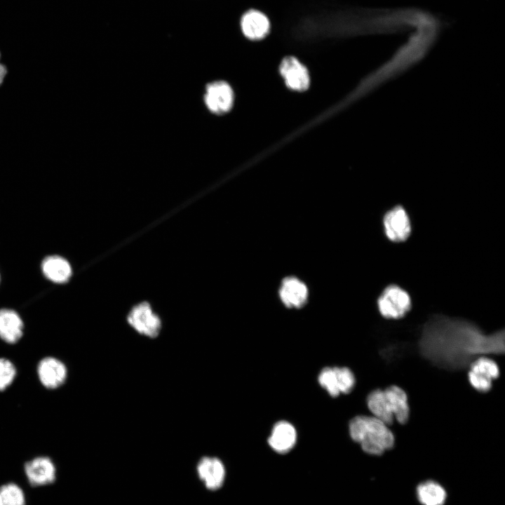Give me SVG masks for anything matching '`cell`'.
Returning <instances> with one entry per match:
<instances>
[{
    "instance_id": "6da1fadb",
    "label": "cell",
    "mask_w": 505,
    "mask_h": 505,
    "mask_svg": "<svg viewBox=\"0 0 505 505\" xmlns=\"http://www.w3.org/2000/svg\"><path fill=\"white\" fill-rule=\"evenodd\" d=\"M418 348L437 367L459 370L479 356L503 354L504 331L487 335L471 322L436 315L424 325Z\"/></svg>"
},
{
    "instance_id": "7a4b0ae2",
    "label": "cell",
    "mask_w": 505,
    "mask_h": 505,
    "mask_svg": "<svg viewBox=\"0 0 505 505\" xmlns=\"http://www.w3.org/2000/svg\"><path fill=\"white\" fill-rule=\"evenodd\" d=\"M353 440L361 444L363 450L372 455H380L392 448L395 438L388 425L375 416L358 415L349 425Z\"/></svg>"
},
{
    "instance_id": "3957f363",
    "label": "cell",
    "mask_w": 505,
    "mask_h": 505,
    "mask_svg": "<svg viewBox=\"0 0 505 505\" xmlns=\"http://www.w3.org/2000/svg\"><path fill=\"white\" fill-rule=\"evenodd\" d=\"M427 46L415 43L400 50L391 59L368 74L360 83L351 97L364 95L406 71L423 56Z\"/></svg>"
},
{
    "instance_id": "277c9868",
    "label": "cell",
    "mask_w": 505,
    "mask_h": 505,
    "mask_svg": "<svg viewBox=\"0 0 505 505\" xmlns=\"http://www.w3.org/2000/svg\"><path fill=\"white\" fill-rule=\"evenodd\" d=\"M367 405L372 415L387 425L391 424L394 419L401 424L409 419L408 396L398 386L371 391L367 397Z\"/></svg>"
},
{
    "instance_id": "5b68a950",
    "label": "cell",
    "mask_w": 505,
    "mask_h": 505,
    "mask_svg": "<svg viewBox=\"0 0 505 505\" xmlns=\"http://www.w3.org/2000/svg\"><path fill=\"white\" fill-rule=\"evenodd\" d=\"M378 309L386 318H403L411 309L409 294L398 285L387 286L377 299Z\"/></svg>"
},
{
    "instance_id": "8992f818",
    "label": "cell",
    "mask_w": 505,
    "mask_h": 505,
    "mask_svg": "<svg viewBox=\"0 0 505 505\" xmlns=\"http://www.w3.org/2000/svg\"><path fill=\"white\" fill-rule=\"evenodd\" d=\"M128 324L142 335L156 337L161 330V321L147 302L135 305L127 316Z\"/></svg>"
},
{
    "instance_id": "52a82bcc",
    "label": "cell",
    "mask_w": 505,
    "mask_h": 505,
    "mask_svg": "<svg viewBox=\"0 0 505 505\" xmlns=\"http://www.w3.org/2000/svg\"><path fill=\"white\" fill-rule=\"evenodd\" d=\"M318 382L331 396L336 397L341 393L351 392L356 379L354 373L348 368L328 367L321 371Z\"/></svg>"
},
{
    "instance_id": "ba28073f",
    "label": "cell",
    "mask_w": 505,
    "mask_h": 505,
    "mask_svg": "<svg viewBox=\"0 0 505 505\" xmlns=\"http://www.w3.org/2000/svg\"><path fill=\"white\" fill-rule=\"evenodd\" d=\"M468 379L472 387L481 393L489 391L492 380L499 375L497 364L492 359L481 356L474 359L469 366Z\"/></svg>"
},
{
    "instance_id": "9c48e42d",
    "label": "cell",
    "mask_w": 505,
    "mask_h": 505,
    "mask_svg": "<svg viewBox=\"0 0 505 505\" xmlns=\"http://www.w3.org/2000/svg\"><path fill=\"white\" fill-rule=\"evenodd\" d=\"M24 472L32 487L48 485L56 480L55 465L50 457L46 456L36 457L26 462Z\"/></svg>"
},
{
    "instance_id": "30bf717a",
    "label": "cell",
    "mask_w": 505,
    "mask_h": 505,
    "mask_svg": "<svg viewBox=\"0 0 505 505\" xmlns=\"http://www.w3.org/2000/svg\"><path fill=\"white\" fill-rule=\"evenodd\" d=\"M383 224L385 234L391 241H404L410 234L409 216L400 206H395L386 213L383 217Z\"/></svg>"
},
{
    "instance_id": "8fae6325",
    "label": "cell",
    "mask_w": 505,
    "mask_h": 505,
    "mask_svg": "<svg viewBox=\"0 0 505 505\" xmlns=\"http://www.w3.org/2000/svg\"><path fill=\"white\" fill-rule=\"evenodd\" d=\"M240 27L245 38L252 41H258L269 34L271 22L265 13L260 10L251 8L242 15Z\"/></svg>"
},
{
    "instance_id": "7c38bea8",
    "label": "cell",
    "mask_w": 505,
    "mask_h": 505,
    "mask_svg": "<svg viewBox=\"0 0 505 505\" xmlns=\"http://www.w3.org/2000/svg\"><path fill=\"white\" fill-rule=\"evenodd\" d=\"M280 73L287 86L292 90L302 91L309 87L308 70L294 56H288L283 59L280 65Z\"/></svg>"
},
{
    "instance_id": "4fadbf2b",
    "label": "cell",
    "mask_w": 505,
    "mask_h": 505,
    "mask_svg": "<svg viewBox=\"0 0 505 505\" xmlns=\"http://www.w3.org/2000/svg\"><path fill=\"white\" fill-rule=\"evenodd\" d=\"M234 93L231 86L224 81H215L207 86L205 102L214 113L222 114L232 107Z\"/></svg>"
},
{
    "instance_id": "5bb4252c",
    "label": "cell",
    "mask_w": 505,
    "mask_h": 505,
    "mask_svg": "<svg viewBox=\"0 0 505 505\" xmlns=\"http://www.w3.org/2000/svg\"><path fill=\"white\" fill-rule=\"evenodd\" d=\"M196 470L198 478L208 490H217L224 482L225 468L218 458L203 457L198 462Z\"/></svg>"
},
{
    "instance_id": "9a60e30c",
    "label": "cell",
    "mask_w": 505,
    "mask_h": 505,
    "mask_svg": "<svg viewBox=\"0 0 505 505\" xmlns=\"http://www.w3.org/2000/svg\"><path fill=\"white\" fill-rule=\"evenodd\" d=\"M37 372L41 384L49 389L59 387L67 377L65 365L53 357L42 359L38 365Z\"/></svg>"
},
{
    "instance_id": "2e32d148",
    "label": "cell",
    "mask_w": 505,
    "mask_h": 505,
    "mask_svg": "<svg viewBox=\"0 0 505 505\" xmlns=\"http://www.w3.org/2000/svg\"><path fill=\"white\" fill-rule=\"evenodd\" d=\"M296 440L295 427L288 422L280 421L274 426L268 443L275 452L284 454L294 447Z\"/></svg>"
},
{
    "instance_id": "e0dca14e",
    "label": "cell",
    "mask_w": 505,
    "mask_h": 505,
    "mask_svg": "<svg viewBox=\"0 0 505 505\" xmlns=\"http://www.w3.org/2000/svg\"><path fill=\"white\" fill-rule=\"evenodd\" d=\"M280 297L288 307L299 308L307 302L308 290L307 286L297 278H286L281 283Z\"/></svg>"
},
{
    "instance_id": "ac0fdd59",
    "label": "cell",
    "mask_w": 505,
    "mask_h": 505,
    "mask_svg": "<svg viewBox=\"0 0 505 505\" xmlns=\"http://www.w3.org/2000/svg\"><path fill=\"white\" fill-rule=\"evenodd\" d=\"M23 323L19 315L11 309L0 310V337L6 342H17L22 335Z\"/></svg>"
},
{
    "instance_id": "d6986e66",
    "label": "cell",
    "mask_w": 505,
    "mask_h": 505,
    "mask_svg": "<svg viewBox=\"0 0 505 505\" xmlns=\"http://www.w3.org/2000/svg\"><path fill=\"white\" fill-rule=\"evenodd\" d=\"M41 268L48 279L58 283L67 281L72 275V268L69 262L65 259L56 255L45 258Z\"/></svg>"
},
{
    "instance_id": "ffe728a7",
    "label": "cell",
    "mask_w": 505,
    "mask_h": 505,
    "mask_svg": "<svg viewBox=\"0 0 505 505\" xmlns=\"http://www.w3.org/2000/svg\"><path fill=\"white\" fill-rule=\"evenodd\" d=\"M417 497L422 505H443L447 498L444 487L434 480H426L418 485Z\"/></svg>"
},
{
    "instance_id": "44dd1931",
    "label": "cell",
    "mask_w": 505,
    "mask_h": 505,
    "mask_svg": "<svg viewBox=\"0 0 505 505\" xmlns=\"http://www.w3.org/2000/svg\"><path fill=\"white\" fill-rule=\"evenodd\" d=\"M0 505H26L22 487L13 482L0 485Z\"/></svg>"
},
{
    "instance_id": "7402d4cb",
    "label": "cell",
    "mask_w": 505,
    "mask_h": 505,
    "mask_svg": "<svg viewBox=\"0 0 505 505\" xmlns=\"http://www.w3.org/2000/svg\"><path fill=\"white\" fill-rule=\"evenodd\" d=\"M16 370L8 360L0 358V391L6 389L13 381Z\"/></svg>"
},
{
    "instance_id": "603a6c76",
    "label": "cell",
    "mask_w": 505,
    "mask_h": 505,
    "mask_svg": "<svg viewBox=\"0 0 505 505\" xmlns=\"http://www.w3.org/2000/svg\"><path fill=\"white\" fill-rule=\"evenodd\" d=\"M0 58H1V55H0ZM6 72H6V67L0 62V85L4 81V79L6 76Z\"/></svg>"
}]
</instances>
